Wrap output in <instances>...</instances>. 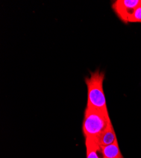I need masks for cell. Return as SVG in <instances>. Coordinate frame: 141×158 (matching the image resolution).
Returning <instances> with one entry per match:
<instances>
[{
    "label": "cell",
    "mask_w": 141,
    "mask_h": 158,
    "mask_svg": "<svg viewBox=\"0 0 141 158\" xmlns=\"http://www.w3.org/2000/svg\"><path fill=\"white\" fill-rule=\"evenodd\" d=\"M105 77L103 72L97 70L85 79L87 88V107L108 112L103 89Z\"/></svg>",
    "instance_id": "1"
},
{
    "label": "cell",
    "mask_w": 141,
    "mask_h": 158,
    "mask_svg": "<svg viewBox=\"0 0 141 158\" xmlns=\"http://www.w3.org/2000/svg\"><path fill=\"white\" fill-rule=\"evenodd\" d=\"M111 122L108 112L86 106L82 122L84 138L96 139Z\"/></svg>",
    "instance_id": "2"
},
{
    "label": "cell",
    "mask_w": 141,
    "mask_h": 158,
    "mask_svg": "<svg viewBox=\"0 0 141 158\" xmlns=\"http://www.w3.org/2000/svg\"><path fill=\"white\" fill-rule=\"evenodd\" d=\"M140 2L139 0H117L113 3L112 8L122 21L128 23Z\"/></svg>",
    "instance_id": "3"
},
{
    "label": "cell",
    "mask_w": 141,
    "mask_h": 158,
    "mask_svg": "<svg viewBox=\"0 0 141 158\" xmlns=\"http://www.w3.org/2000/svg\"><path fill=\"white\" fill-rule=\"evenodd\" d=\"M99 147L106 146L112 144L117 140L112 123L111 122L108 127L95 139Z\"/></svg>",
    "instance_id": "4"
},
{
    "label": "cell",
    "mask_w": 141,
    "mask_h": 158,
    "mask_svg": "<svg viewBox=\"0 0 141 158\" xmlns=\"http://www.w3.org/2000/svg\"><path fill=\"white\" fill-rule=\"evenodd\" d=\"M99 152L102 158H124L120 149L118 140L108 146L99 147Z\"/></svg>",
    "instance_id": "5"
},
{
    "label": "cell",
    "mask_w": 141,
    "mask_h": 158,
    "mask_svg": "<svg viewBox=\"0 0 141 158\" xmlns=\"http://www.w3.org/2000/svg\"><path fill=\"white\" fill-rule=\"evenodd\" d=\"M85 146L86 158H101L98 154L99 146L94 139L85 138Z\"/></svg>",
    "instance_id": "6"
},
{
    "label": "cell",
    "mask_w": 141,
    "mask_h": 158,
    "mask_svg": "<svg viewBox=\"0 0 141 158\" xmlns=\"http://www.w3.org/2000/svg\"><path fill=\"white\" fill-rule=\"evenodd\" d=\"M129 22H140L141 23V2L138 6L135 9L132 15L129 20Z\"/></svg>",
    "instance_id": "7"
}]
</instances>
